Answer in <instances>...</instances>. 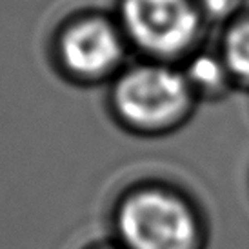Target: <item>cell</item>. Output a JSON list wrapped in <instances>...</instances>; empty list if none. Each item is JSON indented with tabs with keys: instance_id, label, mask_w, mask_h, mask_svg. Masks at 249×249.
Segmentation results:
<instances>
[{
	"instance_id": "obj_7",
	"label": "cell",
	"mask_w": 249,
	"mask_h": 249,
	"mask_svg": "<svg viewBox=\"0 0 249 249\" xmlns=\"http://www.w3.org/2000/svg\"><path fill=\"white\" fill-rule=\"evenodd\" d=\"M198 4L213 17H226L240 4V0H198Z\"/></svg>"
},
{
	"instance_id": "obj_3",
	"label": "cell",
	"mask_w": 249,
	"mask_h": 249,
	"mask_svg": "<svg viewBox=\"0 0 249 249\" xmlns=\"http://www.w3.org/2000/svg\"><path fill=\"white\" fill-rule=\"evenodd\" d=\"M122 22L142 49L177 55L195 40L200 18L191 0H124Z\"/></svg>"
},
{
	"instance_id": "obj_2",
	"label": "cell",
	"mask_w": 249,
	"mask_h": 249,
	"mask_svg": "<svg viewBox=\"0 0 249 249\" xmlns=\"http://www.w3.org/2000/svg\"><path fill=\"white\" fill-rule=\"evenodd\" d=\"M191 84L164 66H140L115 86L113 104L125 124L144 133L173 129L189 115Z\"/></svg>"
},
{
	"instance_id": "obj_5",
	"label": "cell",
	"mask_w": 249,
	"mask_h": 249,
	"mask_svg": "<svg viewBox=\"0 0 249 249\" xmlns=\"http://www.w3.org/2000/svg\"><path fill=\"white\" fill-rule=\"evenodd\" d=\"M224 64L229 73L249 80V22H240L224 42Z\"/></svg>"
},
{
	"instance_id": "obj_4",
	"label": "cell",
	"mask_w": 249,
	"mask_h": 249,
	"mask_svg": "<svg viewBox=\"0 0 249 249\" xmlns=\"http://www.w3.org/2000/svg\"><path fill=\"white\" fill-rule=\"evenodd\" d=\"M60 55L66 66L78 75H102L120 60L122 42L109 22L88 18L66 29Z\"/></svg>"
},
{
	"instance_id": "obj_1",
	"label": "cell",
	"mask_w": 249,
	"mask_h": 249,
	"mask_svg": "<svg viewBox=\"0 0 249 249\" xmlns=\"http://www.w3.org/2000/svg\"><path fill=\"white\" fill-rule=\"evenodd\" d=\"M115 233L122 249H206L209 238L200 204L164 182H147L122 196Z\"/></svg>"
},
{
	"instance_id": "obj_6",
	"label": "cell",
	"mask_w": 249,
	"mask_h": 249,
	"mask_svg": "<svg viewBox=\"0 0 249 249\" xmlns=\"http://www.w3.org/2000/svg\"><path fill=\"white\" fill-rule=\"evenodd\" d=\"M228 68L213 55H198L187 66V82L204 89H218L224 86Z\"/></svg>"
},
{
	"instance_id": "obj_8",
	"label": "cell",
	"mask_w": 249,
	"mask_h": 249,
	"mask_svg": "<svg viewBox=\"0 0 249 249\" xmlns=\"http://www.w3.org/2000/svg\"><path fill=\"white\" fill-rule=\"evenodd\" d=\"M100 249H122V248L117 244V246H109V248H100Z\"/></svg>"
}]
</instances>
